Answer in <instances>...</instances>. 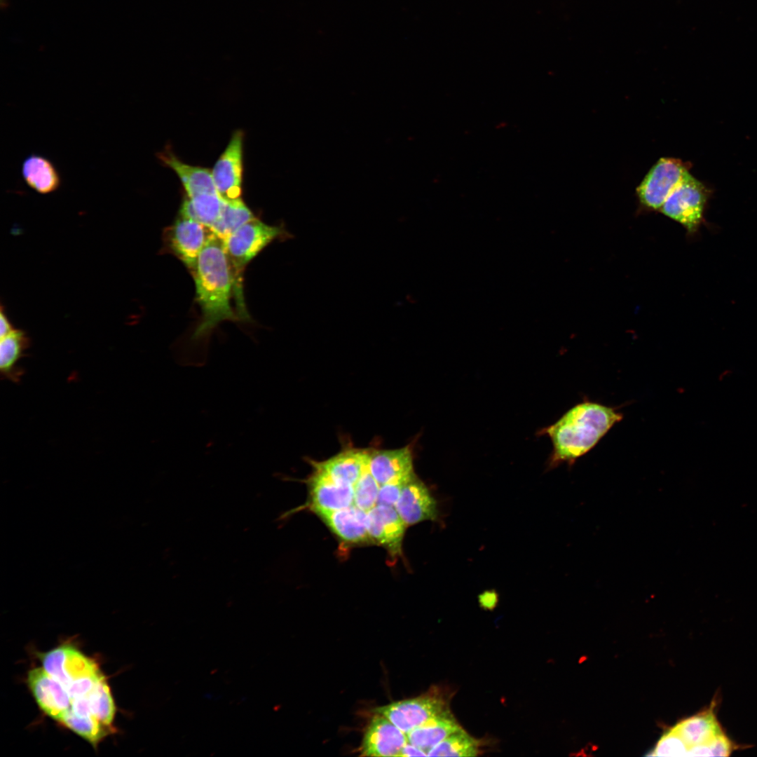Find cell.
I'll use <instances>...</instances> for the list:
<instances>
[{
    "instance_id": "1f68e13d",
    "label": "cell",
    "mask_w": 757,
    "mask_h": 757,
    "mask_svg": "<svg viewBox=\"0 0 757 757\" xmlns=\"http://www.w3.org/2000/svg\"><path fill=\"white\" fill-rule=\"evenodd\" d=\"M427 753L419 747L407 742L402 748L400 756H424Z\"/></svg>"
},
{
    "instance_id": "44dd1931",
    "label": "cell",
    "mask_w": 757,
    "mask_h": 757,
    "mask_svg": "<svg viewBox=\"0 0 757 757\" xmlns=\"http://www.w3.org/2000/svg\"><path fill=\"white\" fill-rule=\"evenodd\" d=\"M462 728L450 711L446 710L428 720L407 734L408 742L428 751Z\"/></svg>"
},
{
    "instance_id": "52a82bcc",
    "label": "cell",
    "mask_w": 757,
    "mask_h": 757,
    "mask_svg": "<svg viewBox=\"0 0 757 757\" xmlns=\"http://www.w3.org/2000/svg\"><path fill=\"white\" fill-rule=\"evenodd\" d=\"M688 172L679 159L661 158L636 188L640 204L646 210L660 211L663 203Z\"/></svg>"
},
{
    "instance_id": "f1b7e54d",
    "label": "cell",
    "mask_w": 757,
    "mask_h": 757,
    "mask_svg": "<svg viewBox=\"0 0 757 757\" xmlns=\"http://www.w3.org/2000/svg\"><path fill=\"white\" fill-rule=\"evenodd\" d=\"M688 746L673 730L670 729L659 739L650 756H687Z\"/></svg>"
},
{
    "instance_id": "4fadbf2b",
    "label": "cell",
    "mask_w": 757,
    "mask_h": 757,
    "mask_svg": "<svg viewBox=\"0 0 757 757\" xmlns=\"http://www.w3.org/2000/svg\"><path fill=\"white\" fill-rule=\"evenodd\" d=\"M407 735L390 720L376 713L368 725L360 746L363 756H400Z\"/></svg>"
},
{
    "instance_id": "603a6c76",
    "label": "cell",
    "mask_w": 757,
    "mask_h": 757,
    "mask_svg": "<svg viewBox=\"0 0 757 757\" xmlns=\"http://www.w3.org/2000/svg\"><path fill=\"white\" fill-rule=\"evenodd\" d=\"M224 203L219 194L187 197L181 205L179 215L211 227L219 218Z\"/></svg>"
},
{
    "instance_id": "6da1fadb",
    "label": "cell",
    "mask_w": 757,
    "mask_h": 757,
    "mask_svg": "<svg viewBox=\"0 0 757 757\" xmlns=\"http://www.w3.org/2000/svg\"><path fill=\"white\" fill-rule=\"evenodd\" d=\"M201 320L193 332L196 341L193 365L198 366V345L207 357V341L213 329L225 320H248L243 293L237 288L224 242L217 236L202 250L191 272ZM207 360V359H206Z\"/></svg>"
},
{
    "instance_id": "9a60e30c",
    "label": "cell",
    "mask_w": 757,
    "mask_h": 757,
    "mask_svg": "<svg viewBox=\"0 0 757 757\" xmlns=\"http://www.w3.org/2000/svg\"><path fill=\"white\" fill-rule=\"evenodd\" d=\"M306 483L309 507L315 513L344 509L354 504V486L340 484L318 468H313Z\"/></svg>"
},
{
    "instance_id": "cb8c5ba5",
    "label": "cell",
    "mask_w": 757,
    "mask_h": 757,
    "mask_svg": "<svg viewBox=\"0 0 757 757\" xmlns=\"http://www.w3.org/2000/svg\"><path fill=\"white\" fill-rule=\"evenodd\" d=\"M254 218L252 212L243 200L224 201L221 214L210 227L215 235L224 241L244 224Z\"/></svg>"
},
{
    "instance_id": "484cf974",
    "label": "cell",
    "mask_w": 757,
    "mask_h": 757,
    "mask_svg": "<svg viewBox=\"0 0 757 757\" xmlns=\"http://www.w3.org/2000/svg\"><path fill=\"white\" fill-rule=\"evenodd\" d=\"M62 725L95 746L100 740L112 732L96 718H83L74 714L71 710L66 713L60 722Z\"/></svg>"
},
{
    "instance_id": "d6986e66",
    "label": "cell",
    "mask_w": 757,
    "mask_h": 757,
    "mask_svg": "<svg viewBox=\"0 0 757 757\" xmlns=\"http://www.w3.org/2000/svg\"><path fill=\"white\" fill-rule=\"evenodd\" d=\"M22 176L27 185L40 194L56 191L62 177L55 165L47 157L37 154L27 156L22 163Z\"/></svg>"
},
{
    "instance_id": "ac0fdd59",
    "label": "cell",
    "mask_w": 757,
    "mask_h": 757,
    "mask_svg": "<svg viewBox=\"0 0 757 757\" xmlns=\"http://www.w3.org/2000/svg\"><path fill=\"white\" fill-rule=\"evenodd\" d=\"M158 161L172 170L179 178L187 197L201 194H218L212 172L205 168L193 166L182 161L172 151L170 145L156 154Z\"/></svg>"
},
{
    "instance_id": "836d02e7",
    "label": "cell",
    "mask_w": 757,
    "mask_h": 757,
    "mask_svg": "<svg viewBox=\"0 0 757 757\" xmlns=\"http://www.w3.org/2000/svg\"><path fill=\"white\" fill-rule=\"evenodd\" d=\"M10 4V0H0L1 9H6Z\"/></svg>"
},
{
    "instance_id": "ffe728a7",
    "label": "cell",
    "mask_w": 757,
    "mask_h": 757,
    "mask_svg": "<svg viewBox=\"0 0 757 757\" xmlns=\"http://www.w3.org/2000/svg\"><path fill=\"white\" fill-rule=\"evenodd\" d=\"M714 702L706 711L683 719L673 728L688 746L709 744L723 732L714 712Z\"/></svg>"
},
{
    "instance_id": "e0dca14e",
    "label": "cell",
    "mask_w": 757,
    "mask_h": 757,
    "mask_svg": "<svg viewBox=\"0 0 757 757\" xmlns=\"http://www.w3.org/2000/svg\"><path fill=\"white\" fill-rule=\"evenodd\" d=\"M369 450L347 448L331 458L315 461L308 460L313 468L325 472L334 482L354 486L368 463Z\"/></svg>"
},
{
    "instance_id": "7c38bea8",
    "label": "cell",
    "mask_w": 757,
    "mask_h": 757,
    "mask_svg": "<svg viewBox=\"0 0 757 757\" xmlns=\"http://www.w3.org/2000/svg\"><path fill=\"white\" fill-rule=\"evenodd\" d=\"M27 684L41 710L60 722L71 707L70 696L62 685L43 667L31 669Z\"/></svg>"
},
{
    "instance_id": "8992f818",
    "label": "cell",
    "mask_w": 757,
    "mask_h": 757,
    "mask_svg": "<svg viewBox=\"0 0 757 757\" xmlns=\"http://www.w3.org/2000/svg\"><path fill=\"white\" fill-rule=\"evenodd\" d=\"M707 190L689 172L667 197L659 212L695 233L702 219Z\"/></svg>"
},
{
    "instance_id": "4316f807",
    "label": "cell",
    "mask_w": 757,
    "mask_h": 757,
    "mask_svg": "<svg viewBox=\"0 0 757 757\" xmlns=\"http://www.w3.org/2000/svg\"><path fill=\"white\" fill-rule=\"evenodd\" d=\"M90 704L94 716L104 725L112 728L116 707L106 678L91 695Z\"/></svg>"
},
{
    "instance_id": "5b68a950",
    "label": "cell",
    "mask_w": 757,
    "mask_h": 757,
    "mask_svg": "<svg viewBox=\"0 0 757 757\" xmlns=\"http://www.w3.org/2000/svg\"><path fill=\"white\" fill-rule=\"evenodd\" d=\"M215 236L210 227L179 215L163 230L161 252L172 254L192 272L202 250Z\"/></svg>"
},
{
    "instance_id": "2e32d148",
    "label": "cell",
    "mask_w": 757,
    "mask_h": 757,
    "mask_svg": "<svg viewBox=\"0 0 757 757\" xmlns=\"http://www.w3.org/2000/svg\"><path fill=\"white\" fill-rule=\"evenodd\" d=\"M315 514L343 543L360 545L374 543L366 525L367 512L354 504L334 511H319Z\"/></svg>"
},
{
    "instance_id": "d4e9b609",
    "label": "cell",
    "mask_w": 757,
    "mask_h": 757,
    "mask_svg": "<svg viewBox=\"0 0 757 757\" xmlns=\"http://www.w3.org/2000/svg\"><path fill=\"white\" fill-rule=\"evenodd\" d=\"M481 743L463 728L454 732L428 751L429 756H476Z\"/></svg>"
},
{
    "instance_id": "8fae6325",
    "label": "cell",
    "mask_w": 757,
    "mask_h": 757,
    "mask_svg": "<svg viewBox=\"0 0 757 757\" xmlns=\"http://www.w3.org/2000/svg\"><path fill=\"white\" fill-rule=\"evenodd\" d=\"M395 507L407 526L439 520L437 501L416 474L404 484Z\"/></svg>"
},
{
    "instance_id": "d6a6232c",
    "label": "cell",
    "mask_w": 757,
    "mask_h": 757,
    "mask_svg": "<svg viewBox=\"0 0 757 757\" xmlns=\"http://www.w3.org/2000/svg\"><path fill=\"white\" fill-rule=\"evenodd\" d=\"M731 374H732V371L730 369H724L718 375V379H719V381H724L726 378H729L731 376Z\"/></svg>"
},
{
    "instance_id": "5bb4252c",
    "label": "cell",
    "mask_w": 757,
    "mask_h": 757,
    "mask_svg": "<svg viewBox=\"0 0 757 757\" xmlns=\"http://www.w3.org/2000/svg\"><path fill=\"white\" fill-rule=\"evenodd\" d=\"M413 458L411 444L393 449H371L369 450L368 468L381 486L407 480L415 475Z\"/></svg>"
},
{
    "instance_id": "30bf717a",
    "label": "cell",
    "mask_w": 757,
    "mask_h": 757,
    "mask_svg": "<svg viewBox=\"0 0 757 757\" xmlns=\"http://www.w3.org/2000/svg\"><path fill=\"white\" fill-rule=\"evenodd\" d=\"M366 525L374 543L383 546L393 559L402 554L407 525L395 507L376 505L367 512Z\"/></svg>"
},
{
    "instance_id": "f546056e",
    "label": "cell",
    "mask_w": 757,
    "mask_h": 757,
    "mask_svg": "<svg viewBox=\"0 0 757 757\" xmlns=\"http://www.w3.org/2000/svg\"><path fill=\"white\" fill-rule=\"evenodd\" d=\"M409 479L394 481L380 486L376 505L395 507L404 484Z\"/></svg>"
},
{
    "instance_id": "9c48e42d",
    "label": "cell",
    "mask_w": 757,
    "mask_h": 757,
    "mask_svg": "<svg viewBox=\"0 0 757 757\" xmlns=\"http://www.w3.org/2000/svg\"><path fill=\"white\" fill-rule=\"evenodd\" d=\"M43 667L66 689L76 681L101 672L97 663L70 646H60L41 655Z\"/></svg>"
},
{
    "instance_id": "277c9868",
    "label": "cell",
    "mask_w": 757,
    "mask_h": 757,
    "mask_svg": "<svg viewBox=\"0 0 757 757\" xmlns=\"http://www.w3.org/2000/svg\"><path fill=\"white\" fill-rule=\"evenodd\" d=\"M449 695L442 689L432 688L418 697L392 702L376 709L399 729L407 734L428 720L449 709Z\"/></svg>"
},
{
    "instance_id": "3957f363",
    "label": "cell",
    "mask_w": 757,
    "mask_h": 757,
    "mask_svg": "<svg viewBox=\"0 0 757 757\" xmlns=\"http://www.w3.org/2000/svg\"><path fill=\"white\" fill-rule=\"evenodd\" d=\"M289 236L283 226L268 225L254 217L224 241L239 290L243 291V273L246 265L273 240Z\"/></svg>"
},
{
    "instance_id": "ba28073f",
    "label": "cell",
    "mask_w": 757,
    "mask_h": 757,
    "mask_svg": "<svg viewBox=\"0 0 757 757\" xmlns=\"http://www.w3.org/2000/svg\"><path fill=\"white\" fill-rule=\"evenodd\" d=\"M243 140L244 132L235 131L212 171L217 193L226 202L242 199Z\"/></svg>"
},
{
    "instance_id": "7402d4cb",
    "label": "cell",
    "mask_w": 757,
    "mask_h": 757,
    "mask_svg": "<svg viewBox=\"0 0 757 757\" xmlns=\"http://www.w3.org/2000/svg\"><path fill=\"white\" fill-rule=\"evenodd\" d=\"M29 338L22 329H14L1 338L0 369L1 375L13 381H18L22 374L17 364L29 348Z\"/></svg>"
},
{
    "instance_id": "4dcf8cb0",
    "label": "cell",
    "mask_w": 757,
    "mask_h": 757,
    "mask_svg": "<svg viewBox=\"0 0 757 757\" xmlns=\"http://www.w3.org/2000/svg\"><path fill=\"white\" fill-rule=\"evenodd\" d=\"M15 328L11 322L5 308L1 304L0 313V336L4 337L12 332Z\"/></svg>"
},
{
    "instance_id": "7a4b0ae2",
    "label": "cell",
    "mask_w": 757,
    "mask_h": 757,
    "mask_svg": "<svg viewBox=\"0 0 757 757\" xmlns=\"http://www.w3.org/2000/svg\"><path fill=\"white\" fill-rule=\"evenodd\" d=\"M622 418V413L616 408L586 399L571 408L554 423L539 431L552 443L548 468L562 463L573 466Z\"/></svg>"
},
{
    "instance_id": "83f0119b",
    "label": "cell",
    "mask_w": 757,
    "mask_h": 757,
    "mask_svg": "<svg viewBox=\"0 0 757 757\" xmlns=\"http://www.w3.org/2000/svg\"><path fill=\"white\" fill-rule=\"evenodd\" d=\"M380 485L370 473L368 463L354 486V505L368 512L377 503Z\"/></svg>"
}]
</instances>
